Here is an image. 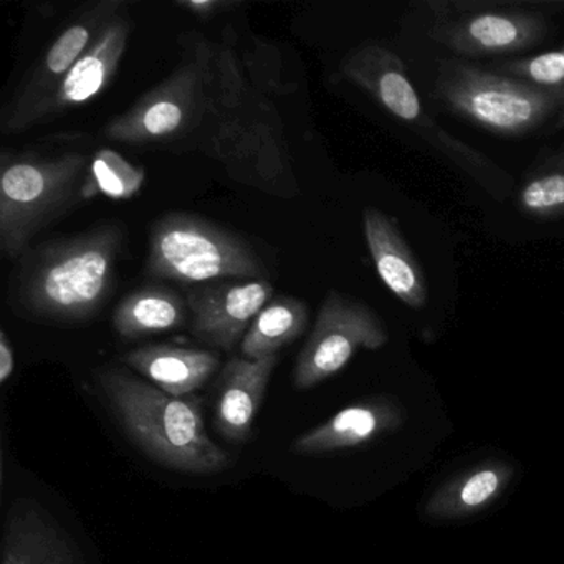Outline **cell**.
Here are the masks:
<instances>
[{"label":"cell","mask_w":564,"mask_h":564,"mask_svg":"<svg viewBox=\"0 0 564 564\" xmlns=\"http://www.w3.org/2000/svg\"><path fill=\"white\" fill-rule=\"evenodd\" d=\"M191 147L220 161L236 180L275 196L296 194L282 121L243 74L234 41L214 48L207 108Z\"/></svg>","instance_id":"obj_1"},{"label":"cell","mask_w":564,"mask_h":564,"mask_svg":"<svg viewBox=\"0 0 564 564\" xmlns=\"http://www.w3.org/2000/svg\"><path fill=\"white\" fill-rule=\"evenodd\" d=\"M124 240L123 224L108 220L32 246L12 273V308L51 325L90 322L113 293Z\"/></svg>","instance_id":"obj_2"},{"label":"cell","mask_w":564,"mask_h":564,"mask_svg":"<svg viewBox=\"0 0 564 564\" xmlns=\"http://www.w3.org/2000/svg\"><path fill=\"white\" fill-rule=\"evenodd\" d=\"M131 441L158 464L186 474H219L229 455L210 441L197 399L174 398L121 369L100 378Z\"/></svg>","instance_id":"obj_3"},{"label":"cell","mask_w":564,"mask_h":564,"mask_svg":"<svg viewBox=\"0 0 564 564\" xmlns=\"http://www.w3.org/2000/svg\"><path fill=\"white\" fill-rule=\"evenodd\" d=\"M91 158L80 151H35L0 156V252L19 260L35 237L82 199Z\"/></svg>","instance_id":"obj_4"},{"label":"cell","mask_w":564,"mask_h":564,"mask_svg":"<svg viewBox=\"0 0 564 564\" xmlns=\"http://www.w3.org/2000/svg\"><path fill=\"white\" fill-rule=\"evenodd\" d=\"M176 70L104 128V137L123 144L191 147L207 108L216 44L199 34L181 39Z\"/></svg>","instance_id":"obj_5"},{"label":"cell","mask_w":564,"mask_h":564,"mask_svg":"<svg viewBox=\"0 0 564 564\" xmlns=\"http://www.w3.org/2000/svg\"><path fill=\"white\" fill-rule=\"evenodd\" d=\"M144 272L189 285L265 279L267 269L239 234L194 214L170 213L151 227Z\"/></svg>","instance_id":"obj_6"},{"label":"cell","mask_w":564,"mask_h":564,"mask_svg":"<svg viewBox=\"0 0 564 564\" xmlns=\"http://www.w3.org/2000/svg\"><path fill=\"white\" fill-rule=\"evenodd\" d=\"M435 98L457 117L501 137L530 133L564 107V94L455 58L438 62Z\"/></svg>","instance_id":"obj_7"},{"label":"cell","mask_w":564,"mask_h":564,"mask_svg":"<svg viewBox=\"0 0 564 564\" xmlns=\"http://www.w3.org/2000/svg\"><path fill=\"white\" fill-rule=\"evenodd\" d=\"M427 6L438 18L429 37L464 57L528 51L546 37V15L564 11V0H438Z\"/></svg>","instance_id":"obj_8"},{"label":"cell","mask_w":564,"mask_h":564,"mask_svg":"<svg viewBox=\"0 0 564 564\" xmlns=\"http://www.w3.org/2000/svg\"><path fill=\"white\" fill-rule=\"evenodd\" d=\"M388 341V329L375 310L338 290H329L312 335L296 359L295 388L308 391L338 375L359 349L376 351Z\"/></svg>","instance_id":"obj_9"},{"label":"cell","mask_w":564,"mask_h":564,"mask_svg":"<svg viewBox=\"0 0 564 564\" xmlns=\"http://www.w3.org/2000/svg\"><path fill=\"white\" fill-rule=\"evenodd\" d=\"M127 6L123 0H104L82 12L61 32L54 44L44 52L28 78L15 90L11 104L2 113V133L19 134L37 127L45 105L54 97L82 55L90 48L101 29Z\"/></svg>","instance_id":"obj_10"},{"label":"cell","mask_w":564,"mask_h":564,"mask_svg":"<svg viewBox=\"0 0 564 564\" xmlns=\"http://www.w3.org/2000/svg\"><path fill=\"white\" fill-rule=\"evenodd\" d=\"M272 295L273 286L267 279L230 280L191 289L186 293L191 332L213 348L232 351Z\"/></svg>","instance_id":"obj_11"},{"label":"cell","mask_w":564,"mask_h":564,"mask_svg":"<svg viewBox=\"0 0 564 564\" xmlns=\"http://www.w3.org/2000/svg\"><path fill=\"white\" fill-rule=\"evenodd\" d=\"M133 29V19L127 4L107 22L90 48L62 82L42 110L39 124L57 120L68 111L85 107L107 90L127 54Z\"/></svg>","instance_id":"obj_12"},{"label":"cell","mask_w":564,"mask_h":564,"mask_svg":"<svg viewBox=\"0 0 564 564\" xmlns=\"http://www.w3.org/2000/svg\"><path fill=\"white\" fill-rule=\"evenodd\" d=\"M341 74L346 80L371 95L388 113L414 127L427 140L437 130L425 117L417 90L394 52L381 45H361L346 55L341 62Z\"/></svg>","instance_id":"obj_13"},{"label":"cell","mask_w":564,"mask_h":564,"mask_svg":"<svg viewBox=\"0 0 564 564\" xmlns=\"http://www.w3.org/2000/svg\"><path fill=\"white\" fill-rule=\"evenodd\" d=\"M404 422V408L394 399H366L300 435L293 442L292 451L300 455H322L362 447L398 431Z\"/></svg>","instance_id":"obj_14"},{"label":"cell","mask_w":564,"mask_h":564,"mask_svg":"<svg viewBox=\"0 0 564 564\" xmlns=\"http://www.w3.org/2000/svg\"><path fill=\"white\" fill-rule=\"evenodd\" d=\"M2 564H87L74 538L34 500L12 503L6 518Z\"/></svg>","instance_id":"obj_15"},{"label":"cell","mask_w":564,"mask_h":564,"mask_svg":"<svg viewBox=\"0 0 564 564\" xmlns=\"http://www.w3.org/2000/svg\"><path fill=\"white\" fill-rule=\"evenodd\" d=\"M362 230L376 270L384 285L411 308H424L427 283L414 253L409 249L394 219L368 207L362 213Z\"/></svg>","instance_id":"obj_16"},{"label":"cell","mask_w":564,"mask_h":564,"mask_svg":"<svg viewBox=\"0 0 564 564\" xmlns=\"http://www.w3.org/2000/svg\"><path fill=\"white\" fill-rule=\"evenodd\" d=\"M276 362L279 356L259 361L232 358L223 369L217 384L216 427L227 441L240 444L249 438Z\"/></svg>","instance_id":"obj_17"},{"label":"cell","mask_w":564,"mask_h":564,"mask_svg":"<svg viewBox=\"0 0 564 564\" xmlns=\"http://www.w3.org/2000/svg\"><path fill=\"white\" fill-rule=\"evenodd\" d=\"M514 470L501 460L481 462L442 485L425 505L432 520L451 521L474 517L501 497Z\"/></svg>","instance_id":"obj_18"},{"label":"cell","mask_w":564,"mask_h":564,"mask_svg":"<svg viewBox=\"0 0 564 564\" xmlns=\"http://www.w3.org/2000/svg\"><path fill=\"white\" fill-rule=\"evenodd\" d=\"M127 365L166 394L183 398L206 384L219 358L203 349L154 345L128 352Z\"/></svg>","instance_id":"obj_19"},{"label":"cell","mask_w":564,"mask_h":564,"mask_svg":"<svg viewBox=\"0 0 564 564\" xmlns=\"http://www.w3.org/2000/svg\"><path fill=\"white\" fill-rule=\"evenodd\" d=\"M189 315V306L180 293L166 286H143L118 303L113 328L121 338H143L180 328Z\"/></svg>","instance_id":"obj_20"},{"label":"cell","mask_w":564,"mask_h":564,"mask_svg":"<svg viewBox=\"0 0 564 564\" xmlns=\"http://www.w3.org/2000/svg\"><path fill=\"white\" fill-rule=\"evenodd\" d=\"M308 306L293 296L270 300L250 325L240 343L243 358L259 359L279 356L280 349L292 345L308 326Z\"/></svg>","instance_id":"obj_21"},{"label":"cell","mask_w":564,"mask_h":564,"mask_svg":"<svg viewBox=\"0 0 564 564\" xmlns=\"http://www.w3.org/2000/svg\"><path fill=\"white\" fill-rule=\"evenodd\" d=\"M147 183V170L130 163L117 151H97L91 156L85 177L82 199L107 197L111 200H130L140 194Z\"/></svg>","instance_id":"obj_22"},{"label":"cell","mask_w":564,"mask_h":564,"mask_svg":"<svg viewBox=\"0 0 564 564\" xmlns=\"http://www.w3.org/2000/svg\"><path fill=\"white\" fill-rule=\"evenodd\" d=\"M498 72L540 90L564 94V48L544 52L536 57L507 62L500 65Z\"/></svg>","instance_id":"obj_23"},{"label":"cell","mask_w":564,"mask_h":564,"mask_svg":"<svg viewBox=\"0 0 564 564\" xmlns=\"http://www.w3.org/2000/svg\"><path fill=\"white\" fill-rule=\"evenodd\" d=\"M518 204L524 214L541 219L564 216V170L538 174L528 181Z\"/></svg>","instance_id":"obj_24"},{"label":"cell","mask_w":564,"mask_h":564,"mask_svg":"<svg viewBox=\"0 0 564 564\" xmlns=\"http://www.w3.org/2000/svg\"><path fill=\"white\" fill-rule=\"evenodd\" d=\"M176 4L177 8L184 9L196 18L210 19L224 9L232 8L236 2H230V0H177Z\"/></svg>","instance_id":"obj_25"},{"label":"cell","mask_w":564,"mask_h":564,"mask_svg":"<svg viewBox=\"0 0 564 564\" xmlns=\"http://www.w3.org/2000/svg\"><path fill=\"white\" fill-rule=\"evenodd\" d=\"M14 346H12L6 329H2L0 332V384H6L11 379V376L14 375Z\"/></svg>","instance_id":"obj_26"}]
</instances>
